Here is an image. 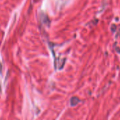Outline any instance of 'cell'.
I'll return each mask as SVG.
<instances>
[{"mask_svg":"<svg viewBox=\"0 0 120 120\" xmlns=\"http://www.w3.org/2000/svg\"><path fill=\"white\" fill-rule=\"evenodd\" d=\"M79 102V100L77 98H72L71 100V105H76Z\"/></svg>","mask_w":120,"mask_h":120,"instance_id":"cell-1","label":"cell"}]
</instances>
